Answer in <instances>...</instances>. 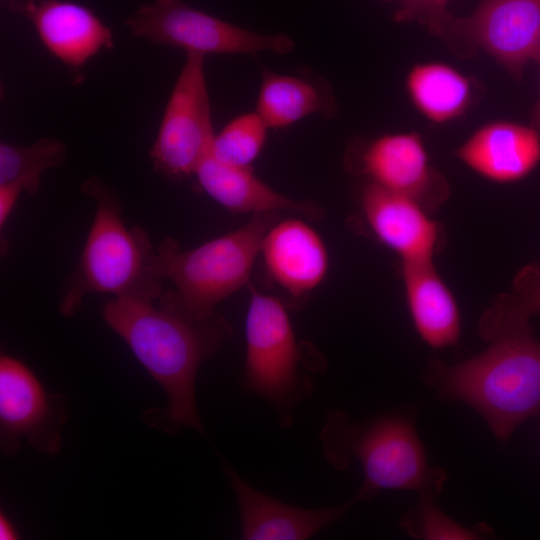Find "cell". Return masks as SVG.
I'll list each match as a JSON object with an SVG mask.
<instances>
[{"label":"cell","mask_w":540,"mask_h":540,"mask_svg":"<svg viewBox=\"0 0 540 540\" xmlns=\"http://www.w3.org/2000/svg\"><path fill=\"white\" fill-rule=\"evenodd\" d=\"M488 347L465 361L429 363L425 383L436 395L472 407L499 441L540 414V341L529 322L496 329Z\"/></svg>","instance_id":"6da1fadb"},{"label":"cell","mask_w":540,"mask_h":540,"mask_svg":"<svg viewBox=\"0 0 540 540\" xmlns=\"http://www.w3.org/2000/svg\"><path fill=\"white\" fill-rule=\"evenodd\" d=\"M102 316L163 388L168 424L203 433L195 398L196 377L201 364L228 337L227 323L215 314L193 323L155 308L153 302L125 297L108 300Z\"/></svg>","instance_id":"7a4b0ae2"},{"label":"cell","mask_w":540,"mask_h":540,"mask_svg":"<svg viewBox=\"0 0 540 540\" xmlns=\"http://www.w3.org/2000/svg\"><path fill=\"white\" fill-rule=\"evenodd\" d=\"M326 461L346 470L356 460L363 483L352 498L367 501L383 490L416 491L438 496L446 472L431 465L415 419L407 411H394L355 422L340 410H331L320 431Z\"/></svg>","instance_id":"3957f363"},{"label":"cell","mask_w":540,"mask_h":540,"mask_svg":"<svg viewBox=\"0 0 540 540\" xmlns=\"http://www.w3.org/2000/svg\"><path fill=\"white\" fill-rule=\"evenodd\" d=\"M277 214H254L242 227L190 250L164 239L149 262L155 277L173 285L160 296V308L193 323L210 319L215 306L248 281Z\"/></svg>","instance_id":"277c9868"},{"label":"cell","mask_w":540,"mask_h":540,"mask_svg":"<svg viewBox=\"0 0 540 540\" xmlns=\"http://www.w3.org/2000/svg\"><path fill=\"white\" fill-rule=\"evenodd\" d=\"M81 190L95 201V214L79 263L62 292L60 313L73 316L92 293L159 299L165 290L162 280L150 271L155 248L146 231L125 225L116 192L100 178L86 179Z\"/></svg>","instance_id":"5b68a950"},{"label":"cell","mask_w":540,"mask_h":540,"mask_svg":"<svg viewBox=\"0 0 540 540\" xmlns=\"http://www.w3.org/2000/svg\"><path fill=\"white\" fill-rule=\"evenodd\" d=\"M245 336L243 387L268 401L287 425L292 409L309 396L313 382L299 372L300 350L278 298L252 291Z\"/></svg>","instance_id":"8992f818"},{"label":"cell","mask_w":540,"mask_h":540,"mask_svg":"<svg viewBox=\"0 0 540 540\" xmlns=\"http://www.w3.org/2000/svg\"><path fill=\"white\" fill-rule=\"evenodd\" d=\"M125 25L134 37L204 56L264 51L284 54L294 48L287 35L250 31L194 9L183 0H155L142 5Z\"/></svg>","instance_id":"52a82bcc"},{"label":"cell","mask_w":540,"mask_h":540,"mask_svg":"<svg viewBox=\"0 0 540 540\" xmlns=\"http://www.w3.org/2000/svg\"><path fill=\"white\" fill-rule=\"evenodd\" d=\"M204 64V55L186 52L150 150L155 169L165 176L194 174L211 152L215 134Z\"/></svg>","instance_id":"ba28073f"},{"label":"cell","mask_w":540,"mask_h":540,"mask_svg":"<svg viewBox=\"0 0 540 540\" xmlns=\"http://www.w3.org/2000/svg\"><path fill=\"white\" fill-rule=\"evenodd\" d=\"M444 39L464 52L484 50L519 79L540 55V0H482L470 16H452Z\"/></svg>","instance_id":"9c48e42d"},{"label":"cell","mask_w":540,"mask_h":540,"mask_svg":"<svg viewBox=\"0 0 540 540\" xmlns=\"http://www.w3.org/2000/svg\"><path fill=\"white\" fill-rule=\"evenodd\" d=\"M65 400L48 393L21 360L0 357V434L2 450L13 454L25 439L43 453L61 448Z\"/></svg>","instance_id":"30bf717a"},{"label":"cell","mask_w":540,"mask_h":540,"mask_svg":"<svg viewBox=\"0 0 540 540\" xmlns=\"http://www.w3.org/2000/svg\"><path fill=\"white\" fill-rule=\"evenodd\" d=\"M360 168L371 183L412 197L429 212L449 195L447 181L430 164L424 142L415 132L374 139L361 154Z\"/></svg>","instance_id":"8fae6325"},{"label":"cell","mask_w":540,"mask_h":540,"mask_svg":"<svg viewBox=\"0 0 540 540\" xmlns=\"http://www.w3.org/2000/svg\"><path fill=\"white\" fill-rule=\"evenodd\" d=\"M361 202L370 229L401 263L433 261L441 230L420 202L371 182L363 190Z\"/></svg>","instance_id":"7c38bea8"},{"label":"cell","mask_w":540,"mask_h":540,"mask_svg":"<svg viewBox=\"0 0 540 540\" xmlns=\"http://www.w3.org/2000/svg\"><path fill=\"white\" fill-rule=\"evenodd\" d=\"M28 18L46 49L64 64L80 68L103 48H113V35L93 11L61 0L11 2Z\"/></svg>","instance_id":"4fadbf2b"},{"label":"cell","mask_w":540,"mask_h":540,"mask_svg":"<svg viewBox=\"0 0 540 540\" xmlns=\"http://www.w3.org/2000/svg\"><path fill=\"white\" fill-rule=\"evenodd\" d=\"M225 473L234 492L245 540H305L339 521L354 505L348 502L318 509L283 503L245 482L228 464Z\"/></svg>","instance_id":"5bb4252c"},{"label":"cell","mask_w":540,"mask_h":540,"mask_svg":"<svg viewBox=\"0 0 540 540\" xmlns=\"http://www.w3.org/2000/svg\"><path fill=\"white\" fill-rule=\"evenodd\" d=\"M455 156L489 181L516 182L540 161V133L519 123L493 121L478 128L456 149Z\"/></svg>","instance_id":"9a60e30c"},{"label":"cell","mask_w":540,"mask_h":540,"mask_svg":"<svg viewBox=\"0 0 540 540\" xmlns=\"http://www.w3.org/2000/svg\"><path fill=\"white\" fill-rule=\"evenodd\" d=\"M260 253L271 278L295 297L315 289L327 273L325 244L300 219L276 222L266 233Z\"/></svg>","instance_id":"2e32d148"},{"label":"cell","mask_w":540,"mask_h":540,"mask_svg":"<svg viewBox=\"0 0 540 540\" xmlns=\"http://www.w3.org/2000/svg\"><path fill=\"white\" fill-rule=\"evenodd\" d=\"M401 265L407 307L421 340L434 349L457 344L461 335L460 310L433 261Z\"/></svg>","instance_id":"e0dca14e"},{"label":"cell","mask_w":540,"mask_h":540,"mask_svg":"<svg viewBox=\"0 0 540 540\" xmlns=\"http://www.w3.org/2000/svg\"><path fill=\"white\" fill-rule=\"evenodd\" d=\"M203 190L221 206L233 213H267L281 210L317 219L323 210L310 201L293 200L275 191L252 172L250 167L222 163L210 154L196 171Z\"/></svg>","instance_id":"ac0fdd59"},{"label":"cell","mask_w":540,"mask_h":540,"mask_svg":"<svg viewBox=\"0 0 540 540\" xmlns=\"http://www.w3.org/2000/svg\"><path fill=\"white\" fill-rule=\"evenodd\" d=\"M405 84L414 107L434 123L460 117L472 101L470 79L448 64H416L409 70Z\"/></svg>","instance_id":"d6986e66"},{"label":"cell","mask_w":540,"mask_h":540,"mask_svg":"<svg viewBox=\"0 0 540 540\" xmlns=\"http://www.w3.org/2000/svg\"><path fill=\"white\" fill-rule=\"evenodd\" d=\"M332 97L299 77L263 69L256 112L268 128L287 127L309 115H332Z\"/></svg>","instance_id":"ffe728a7"},{"label":"cell","mask_w":540,"mask_h":540,"mask_svg":"<svg viewBox=\"0 0 540 540\" xmlns=\"http://www.w3.org/2000/svg\"><path fill=\"white\" fill-rule=\"evenodd\" d=\"M67 148L60 140L43 137L29 146L0 143V185L17 182L34 196L40 187L41 175L63 166Z\"/></svg>","instance_id":"44dd1931"},{"label":"cell","mask_w":540,"mask_h":540,"mask_svg":"<svg viewBox=\"0 0 540 540\" xmlns=\"http://www.w3.org/2000/svg\"><path fill=\"white\" fill-rule=\"evenodd\" d=\"M435 498L419 495L416 505L401 518L400 526L408 535L424 540H474L490 535L487 525L467 527L449 517Z\"/></svg>","instance_id":"7402d4cb"},{"label":"cell","mask_w":540,"mask_h":540,"mask_svg":"<svg viewBox=\"0 0 540 540\" xmlns=\"http://www.w3.org/2000/svg\"><path fill=\"white\" fill-rule=\"evenodd\" d=\"M267 125L255 112L240 115L215 134L210 155L237 167H250L263 148Z\"/></svg>","instance_id":"603a6c76"},{"label":"cell","mask_w":540,"mask_h":540,"mask_svg":"<svg viewBox=\"0 0 540 540\" xmlns=\"http://www.w3.org/2000/svg\"><path fill=\"white\" fill-rule=\"evenodd\" d=\"M486 313L500 320L529 321L540 313V269L523 270L517 280L514 292L499 296Z\"/></svg>","instance_id":"cb8c5ba5"},{"label":"cell","mask_w":540,"mask_h":540,"mask_svg":"<svg viewBox=\"0 0 540 540\" xmlns=\"http://www.w3.org/2000/svg\"><path fill=\"white\" fill-rule=\"evenodd\" d=\"M400 7L395 13L398 21L417 20L434 34L441 36L452 14L446 10L449 0H397Z\"/></svg>","instance_id":"d4e9b609"},{"label":"cell","mask_w":540,"mask_h":540,"mask_svg":"<svg viewBox=\"0 0 540 540\" xmlns=\"http://www.w3.org/2000/svg\"><path fill=\"white\" fill-rule=\"evenodd\" d=\"M24 191L20 183L13 182L0 185V228L3 229L20 194Z\"/></svg>","instance_id":"484cf974"},{"label":"cell","mask_w":540,"mask_h":540,"mask_svg":"<svg viewBox=\"0 0 540 540\" xmlns=\"http://www.w3.org/2000/svg\"><path fill=\"white\" fill-rule=\"evenodd\" d=\"M18 532L8 516L1 512L0 514V539L11 540L17 539Z\"/></svg>","instance_id":"4316f807"},{"label":"cell","mask_w":540,"mask_h":540,"mask_svg":"<svg viewBox=\"0 0 540 540\" xmlns=\"http://www.w3.org/2000/svg\"><path fill=\"white\" fill-rule=\"evenodd\" d=\"M540 66V55L536 60ZM533 127L540 133V95L533 113Z\"/></svg>","instance_id":"83f0119b"}]
</instances>
